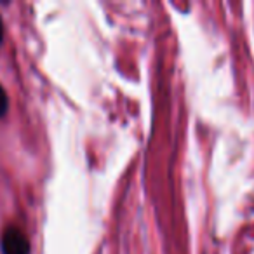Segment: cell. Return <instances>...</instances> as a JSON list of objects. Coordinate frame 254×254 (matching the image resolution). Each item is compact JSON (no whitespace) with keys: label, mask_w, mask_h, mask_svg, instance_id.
Wrapping results in <instances>:
<instances>
[{"label":"cell","mask_w":254,"mask_h":254,"mask_svg":"<svg viewBox=\"0 0 254 254\" xmlns=\"http://www.w3.org/2000/svg\"><path fill=\"white\" fill-rule=\"evenodd\" d=\"M2 254H30V240L26 233L18 226H7L0 237Z\"/></svg>","instance_id":"cell-1"},{"label":"cell","mask_w":254,"mask_h":254,"mask_svg":"<svg viewBox=\"0 0 254 254\" xmlns=\"http://www.w3.org/2000/svg\"><path fill=\"white\" fill-rule=\"evenodd\" d=\"M7 110H9V98H7V92H5V89L2 87V84H0V119H2V117H5Z\"/></svg>","instance_id":"cell-2"},{"label":"cell","mask_w":254,"mask_h":254,"mask_svg":"<svg viewBox=\"0 0 254 254\" xmlns=\"http://www.w3.org/2000/svg\"><path fill=\"white\" fill-rule=\"evenodd\" d=\"M2 44H4V19L0 16V51H2Z\"/></svg>","instance_id":"cell-3"}]
</instances>
